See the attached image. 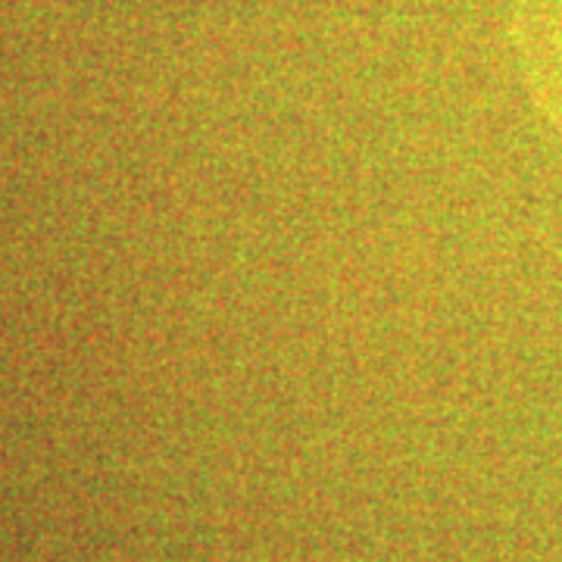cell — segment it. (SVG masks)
Masks as SVG:
<instances>
[]
</instances>
